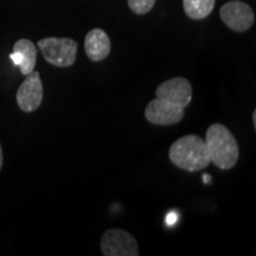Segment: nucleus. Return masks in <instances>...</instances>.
Instances as JSON below:
<instances>
[{
	"mask_svg": "<svg viewBox=\"0 0 256 256\" xmlns=\"http://www.w3.org/2000/svg\"><path fill=\"white\" fill-rule=\"evenodd\" d=\"M177 220H178L177 212H174V211H172V212H170L165 218L166 224H168V226H174V223H177Z\"/></svg>",
	"mask_w": 256,
	"mask_h": 256,
	"instance_id": "obj_13",
	"label": "nucleus"
},
{
	"mask_svg": "<svg viewBox=\"0 0 256 256\" xmlns=\"http://www.w3.org/2000/svg\"><path fill=\"white\" fill-rule=\"evenodd\" d=\"M84 50L92 62H100L110 52V40L102 28H92L86 34Z\"/></svg>",
	"mask_w": 256,
	"mask_h": 256,
	"instance_id": "obj_9",
	"label": "nucleus"
},
{
	"mask_svg": "<svg viewBox=\"0 0 256 256\" xmlns=\"http://www.w3.org/2000/svg\"><path fill=\"white\" fill-rule=\"evenodd\" d=\"M48 63L58 68L72 66L78 56V42L66 37H48L37 43Z\"/></svg>",
	"mask_w": 256,
	"mask_h": 256,
	"instance_id": "obj_3",
	"label": "nucleus"
},
{
	"mask_svg": "<svg viewBox=\"0 0 256 256\" xmlns=\"http://www.w3.org/2000/svg\"><path fill=\"white\" fill-rule=\"evenodd\" d=\"M203 182H204V183H210V182H211L210 176L209 174H204L203 176Z\"/></svg>",
	"mask_w": 256,
	"mask_h": 256,
	"instance_id": "obj_15",
	"label": "nucleus"
},
{
	"mask_svg": "<svg viewBox=\"0 0 256 256\" xmlns=\"http://www.w3.org/2000/svg\"><path fill=\"white\" fill-rule=\"evenodd\" d=\"M156 96L185 110L192 100V86L184 78L166 80L156 87Z\"/></svg>",
	"mask_w": 256,
	"mask_h": 256,
	"instance_id": "obj_8",
	"label": "nucleus"
},
{
	"mask_svg": "<svg viewBox=\"0 0 256 256\" xmlns=\"http://www.w3.org/2000/svg\"><path fill=\"white\" fill-rule=\"evenodd\" d=\"M252 124H254V128H256V110L252 112Z\"/></svg>",
	"mask_w": 256,
	"mask_h": 256,
	"instance_id": "obj_16",
	"label": "nucleus"
},
{
	"mask_svg": "<svg viewBox=\"0 0 256 256\" xmlns=\"http://www.w3.org/2000/svg\"><path fill=\"white\" fill-rule=\"evenodd\" d=\"M10 58L16 66H19L20 72L26 76L34 72L36 66L37 49L30 40L22 38L14 43V52L10 55Z\"/></svg>",
	"mask_w": 256,
	"mask_h": 256,
	"instance_id": "obj_10",
	"label": "nucleus"
},
{
	"mask_svg": "<svg viewBox=\"0 0 256 256\" xmlns=\"http://www.w3.org/2000/svg\"><path fill=\"white\" fill-rule=\"evenodd\" d=\"M220 17L229 28L236 32H244L252 26L255 14L250 6L240 0L226 2L220 10Z\"/></svg>",
	"mask_w": 256,
	"mask_h": 256,
	"instance_id": "obj_5",
	"label": "nucleus"
},
{
	"mask_svg": "<svg viewBox=\"0 0 256 256\" xmlns=\"http://www.w3.org/2000/svg\"><path fill=\"white\" fill-rule=\"evenodd\" d=\"M2 162H4V156H2V147L0 145V170L2 168Z\"/></svg>",
	"mask_w": 256,
	"mask_h": 256,
	"instance_id": "obj_14",
	"label": "nucleus"
},
{
	"mask_svg": "<svg viewBox=\"0 0 256 256\" xmlns=\"http://www.w3.org/2000/svg\"><path fill=\"white\" fill-rule=\"evenodd\" d=\"M43 83L38 72H32L26 75L24 82L19 86L16 100L18 107L25 113L37 110L43 102Z\"/></svg>",
	"mask_w": 256,
	"mask_h": 256,
	"instance_id": "obj_6",
	"label": "nucleus"
},
{
	"mask_svg": "<svg viewBox=\"0 0 256 256\" xmlns=\"http://www.w3.org/2000/svg\"><path fill=\"white\" fill-rule=\"evenodd\" d=\"M101 252L104 256H138L139 246L136 238L126 230L113 228L101 238Z\"/></svg>",
	"mask_w": 256,
	"mask_h": 256,
	"instance_id": "obj_4",
	"label": "nucleus"
},
{
	"mask_svg": "<svg viewBox=\"0 0 256 256\" xmlns=\"http://www.w3.org/2000/svg\"><path fill=\"white\" fill-rule=\"evenodd\" d=\"M184 115V108L158 98L150 102L145 108L146 120L158 126H170L180 122Z\"/></svg>",
	"mask_w": 256,
	"mask_h": 256,
	"instance_id": "obj_7",
	"label": "nucleus"
},
{
	"mask_svg": "<svg viewBox=\"0 0 256 256\" xmlns=\"http://www.w3.org/2000/svg\"><path fill=\"white\" fill-rule=\"evenodd\" d=\"M206 144L211 162L222 170H230L240 156L238 144L228 127L222 124H212L208 128Z\"/></svg>",
	"mask_w": 256,
	"mask_h": 256,
	"instance_id": "obj_2",
	"label": "nucleus"
},
{
	"mask_svg": "<svg viewBox=\"0 0 256 256\" xmlns=\"http://www.w3.org/2000/svg\"><path fill=\"white\" fill-rule=\"evenodd\" d=\"M168 158L178 168L188 172L200 171L211 162L206 140L194 134L176 140L168 150Z\"/></svg>",
	"mask_w": 256,
	"mask_h": 256,
	"instance_id": "obj_1",
	"label": "nucleus"
},
{
	"mask_svg": "<svg viewBox=\"0 0 256 256\" xmlns=\"http://www.w3.org/2000/svg\"><path fill=\"white\" fill-rule=\"evenodd\" d=\"M156 0H127L128 6L136 14H146L153 8Z\"/></svg>",
	"mask_w": 256,
	"mask_h": 256,
	"instance_id": "obj_12",
	"label": "nucleus"
},
{
	"mask_svg": "<svg viewBox=\"0 0 256 256\" xmlns=\"http://www.w3.org/2000/svg\"><path fill=\"white\" fill-rule=\"evenodd\" d=\"M216 0H183L185 14L194 20L209 17L215 8Z\"/></svg>",
	"mask_w": 256,
	"mask_h": 256,
	"instance_id": "obj_11",
	"label": "nucleus"
}]
</instances>
